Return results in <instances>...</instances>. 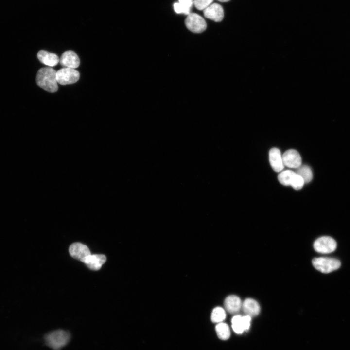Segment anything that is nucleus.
Masks as SVG:
<instances>
[{
    "label": "nucleus",
    "mask_w": 350,
    "mask_h": 350,
    "mask_svg": "<svg viewBox=\"0 0 350 350\" xmlns=\"http://www.w3.org/2000/svg\"><path fill=\"white\" fill-rule=\"evenodd\" d=\"M278 178L281 184L290 185L297 190L301 189L305 183L300 175L291 170L282 171L278 175Z\"/></svg>",
    "instance_id": "7ed1b4c3"
},
{
    "label": "nucleus",
    "mask_w": 350,
    "mask_h": 350,
    "mask_svg": "<svg viewBox=\"0 0 350 350\" xmlns=\"http://www.w3.org/2000/svg\"><path fill=\"white\" fill-rule=\"evenodd\" d=\"M270 164L272 169L277 172L281 171L284 168V164L280 150L277 148H272L269 152Z\"/></svg>",
    "instance_id": "f8f14e48"
},
{
    "label": "nucleus",
    "mask_w": 350,
    "mask_h": 350,
    "mask_svg": "<svg viewBox=\"0 0 350 350\" xmlns=\"http://www.w3.org/2000/svg\"><path fill=\"white\" fill-rule=\"evenodd\" d=\"M219 1L222 2H228L230 1V0H217Z\"/></svg>",
    "instance_id": "5701e85b"
},
{
    "label": "nucleus",
    "mask_w": 350,
    "mask_h": 350,
    "mask_svg": "<svg viewBox=\"0 0 350 350\" xmlns=\"http://www.w3.org/2000/svg\"><path fill=\"white\" fill-rule=\"evenodd\" d=\"M297 169L296 173L303 178L305 183H309L312 180L313 173L308 166L301 165Z\"/></svg>",
    "instance_id": "6ab92c4d"
},
{
    "label": "nucleus",
    "mask_w": 350,
    "mask_h": 350,
    "mask_svg": "<svg viewBox=\"0 0 350 350\" xmlns=\"http://www.w3.org/2000/svg\"><path fill=\"white\" fill-rule=\"evenodd\" d=\"M213 0H194L195 7L199 10H204L211 4Z\"/></svg>",
    "instance_id": "4be33fe9"
},
{
    "label": "nucleus",
    "mask_w": 350,
    "mask_h": 350,
    "mask_svg": "<svg viewBox=\"0 0 350 350\" xmlns=\"http://www.w3.org/2000/svg\"><path fill=\"white\" fill-rule=\"evenodd\" d=\"M192 4V0H178V3L174 4V10L177 13L188 15Z\"/></svg>",
    "instance_id": "a211bd4d"
},
{
    "label": "nucleus",
    "mask_w": 350,
    "mask_h": 350,
    "mask_svg": "<svg viewBox=\"0 0 350 350\" xmlns=\"http://www.w3.org/2000/svg\"><path fill=\"white\" fill-rule=\"evenodd\" d=\"M59 61L62 66L73 69L78 68L80 65V59L77 54L73 51L64 52Z\"/></svg>",
    "instance_id": "9b49d317"
},
{
    "label": "nucleus",
    "mask_w": 350,
    "mask_h": 350,
    "mask_svg": "<svg viewBox=\"0 0 350 350\" xmlns=\"http://www.w3.org/2000/svg\"><path fill=\"white\" fill-rule=\"evenodd\" d=\"M215 331L218 337L221 340H226L230 337V329L228 324L225 323H217L215 326Z\"/></svg>",
    "instance_id": "f3484780"
},
{
    "label": "nucleus",
    "mask_w": 350,
    "mask_h": 350,
    "mask_svg": "<svg viewBox=\"0 0 350 350\" xmlns=\"http://www.w3.org/2000/svg\"><path fill=\"white\" fill-rule=\"evenodd\" d=\"M231 323L232 328L236 333L241 334L245 331L242 316L239 315L234 316L232 318Z\"/></svg>",
    "instance_id": "412c9836"
},
{
    "label": "nucleus",
    "mask_w": 350,
    "mask_h": 350,
    "mask_svg": "<svg viewBox=\"0 0 350 350\" xmlns=\"http://www.w3.org/2000/svg\"><path fill=\"white\" fill-rule=\"evenodd\" d=\"M79 72L75 69L65 67L56 71L57 82L62 85L73 84L79 80Z\"/></svg>",
    "instance_id": "39448f33"
},
{
    "label": "nucleus",
    "mask_w": 350,
    "mask_h": 350,
    "mask_svg": "<svg viewBox=\"0 0 350 350\" xmlns=\"http://www.w3.org/2000/svg\"><path fill=\"white\" fill-rule=\"evenodd\" d=\"M312 264L317 270L324 273H328L338 269L340 262L335 258H315L312 260Z\"/></svg>",
    "instance_id": "20e7f679"
},
{
    "label": "nucleus",
    "mask_w": 350,
    "mask_h": 350,
    "mask_svg": "<svg viewBox=\"0 0 350 350\" xmlns=\"http://www.w3.org/2000/svg\"><path fill=\"white\" fill-rule=\"evenodd\" d=\"M204 16L215 22L221 21L224 18V10L222 6L218 3H212L204 10Z\"/></svg>",
    "instance_id": "9d476101"
},
{
    "label": "nucleus",
    "mask_w": 350,
    "mask_h": 350,
    "mask_svg": "<svg viewBox=\"0 0 350 350\" xmlns=\"http://www.w3.org/2000/svg\"><path fill=\"white\" fill-rule=\"evenodd\" d=\"M314 249L320 253H329L334 251L337 246L336 241L332 237L323 236L317 239L314 242Z\"/></svg>",
    "instance_id": "0eeeda50"
},
{
    "label": "nucleus",
    "mask_w": 350,
    "mask_h": 350,
    "mask_svg": "<svg viewBox=\"0 0 350 350\" xmlns=\"http://www.w3.org/2000/svg\"><path fill=\"white\" fill-rule=\"evenodd\" d=\"M226 317L225 310L220 307L214 308L211 314V320L213 323H220L224 320Z\"/></svg>",
    "instance_id": "aec40b11"
},
{
    "label": "nucleus",
    "mask_w": 350,
    "mask_h": 350,
    "mask_svg": "<svg viewBox=\"0 0 350 350\" xmlns=\"http://www.w3.org/2000/svg\"><path fill=\"white\" fill-rule=\"evenodd\" d=\"M106 257L103 254H94L89 255L84 261V263L90 269L97 271L106 262Z\"/></svg>",
    "instance_id": "ddd939ff"
},
{
    "label": "nucleus",
    "mask_w": 350,
    "mask_h": 350,
    "mask_svg": "<svg viewBox=\"0 0 350 350\" xmlns=\"http://www.w3.org/2000/svg\"><path fill=\"white\" fill-rule=\"evenodd\" d=\"M186 27L192 32L200 33L205 31L207 27L205 20L200 15L196 13H189L185 20Z\"/></svg>",
    "instance_id": "423d86ee"
},
{
    "label": "nucleus",
    "mask_w": 350,
    "mask_h": 350,
    "mask_svg": "<svg viewBox=\"0 0 350 350\" xmlns=\"http://www.w3.org/2000/svg\"><path fill=\"white\" fill-rule=\"evenodd\" d=\"M56 74V71L50 67L41 68L36 77L37 84L48 92H55L58 88Z\"/></svg>",
    "instance_id": "f257e3e1"
},
{
    "label": "nucleus",
    "mask_w": 350,
    "mask_h": 350,
    "mask_svg": "<svg viewBox=\"0 0 350 350\" xmlns=\"http://www.w3.org/2000/svg\"><path fill=\"white\" fill-rule=\"evenodd\" d=\"M69 253L72 257L83 262L91 255L88 247L79 242L73 243L70 245Z\"/></svg>",
    "instance_id": "6e6552de"
},
{
    "label": "nucleus",
    "mask_w": 350,
    "mask_h": 350,
    "mask_svg": "<svg viewBox=\"0 0 350 350\" xmlns=\"http://www.w3.org/2000/svg\"><path fill=\"white\" fill-rule=\"evenodd\" d=\"M242 308L244 313L250 317L257 315L260 311V306L255 299L248 298L242 303Z\"/></svg>",
    "instance_id": "4468645a"
},
{
    "label": "nucleus",
    "mask_w": 350,
    "mask_h": 350,
    "mask_svg": "<svg viewBox=\"0 0 350 350\" xmlns=\"http://www.w3.org/2000/svg\"><path fill=\"white\" fill-rule=\"evenodd\" d=\"M224 305L229 313L236 314L241 309L242 302L239 297L236 295H230L226 298Z\"/></svg>",
    "instance_id": "2eb2a0df"
},
{
    "label": "nucleus",
    "mask_w": 350,
    "mask_h": 350,
    "mask_svg": "<svg viewBox=\"0 0 350 350\" xmlns=\"http://www.w3.org/2000/svg\"><path fill=\"white\" fill-rule=\"evenodd\" d=\"M70 333L66 331L57 330L48 333L44 337L46 344L54 350H59L70 341Z\"/></svg>",
    "instance_id": "f03ea898"
},
{
    "label": "nucleus",
    "mask_w": 350,
    "mask_h": 350,
    "mask_svg": "<svg viewBox=\"0 0 350 350\" xmlns=\"http://www.w3.org/2000/svg\"><path fill=\"white\" fill-rule=\"evenodd\" d=\"M37 56L42 63L50 67L55 66L59 61V59L56 54L44 50L39 51Z\"/></svg>",
    "instance_id": "dca6fc26"
},
{
    "label": "nucleus",
    "mask_w": 350,
    "mask_h": 350,
    "mask_svg": "<svg viewBox=\"0 0 350 350\" xmlns=\"http://www.w3.org/2000/svg\"><path fill=\"white\" fill-rule=\"evenodd\" d=\"M284 165L297 168L301 165V158L299 153L294 149L286 151L282 156Z\"/></svg>",
    "instance_id": "1a4fd4ad"
}]
</instances>
